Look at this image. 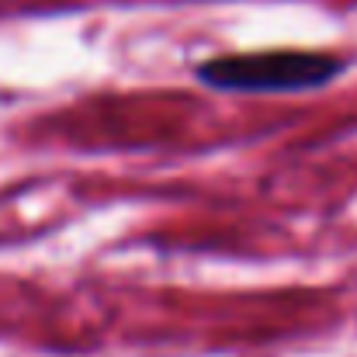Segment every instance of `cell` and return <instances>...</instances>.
I'll list each match as a JSON object with an SVG mask.
<instances>
[{"instance_id": "1", "label": "cell", "mask_w": 357, "mask_h": 357, "mask_svg": "<svg viewBox=\"0 0 357 357\" xmlns=\"http://www.w3.org/2000/svg\"><path fill=\"white\" fill-rule=\"evenodd\" d=\"M344 59L330 52L305 49H271V52H236L215 56L202 63L195 73L202 84L215 91H243V94H295L316 91L337 80Z\"/></svg>"}]
</instances>
